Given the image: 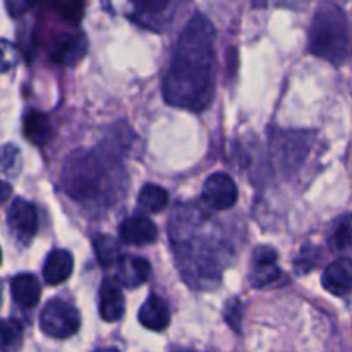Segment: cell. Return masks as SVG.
<instances>
[{
  "label": "cell",
  "mask_w": 352,
  "mask_h": 352,
  "mask_svg": "<svg viewBox=\"0 0 352 352\" xmlns=\"http://www.w3.org/2000/svg\"><path fill=\"white\" fill-rule=\"evenodd\" d=\"M215 30L203 14H195L181 33L165 76L164 95L170 105L201 112L212 103Z\"/></svg>",
  "instance_id": "1"
},
{
  "label": "cell",
  "mask_w": 352,
  "mask_h": 352,
  "mask_svg": "<svg viewBox=\"0 0 352 352\" xmlns=\"http://www.w3.org/2000/svg\"><path fill=\"white\" fill-rule=\"evenodd\" d=\"M309 52L333 64H342L349 55V23L339 6L325 3L315 14L309 28Z\"/></svg>",
  "instance_id": "2"
},
{
  "label": "cell",
  "mask_w": 352,
  "mask_h": 352,
  "mask_svg": "<svg viewBox=\"0 0 352 352\" xmlns=\"http://www.w3.org/2000/svg\"><path fill=\"white\" fill-rule=\"evenodd\" d=\"M64 184L69 195L78 201H89L100 191L102 184V172L98 164L86 153H72L65 162L62 172Z\"/></svg>",
  "instance_id": "3"
},
{
  "label": "cell",
  "mask_w": 352,
  "mask_h": 352,
  "mask_svg": "<svg viewBox=\"0 0 352 352\" xmlns=\"http://www.w3.org/2000/svg\"><path fill=\"white\" fill-rule=\"evenodd\" d=\"M40 327L45 336L64 340L78 333L81 327V316L71 302L52 299L41 311Z\"/></svg>",
  "instance_id": "4"
},
{
  "label": "cell",
  "mask_w": 352,
  "mask_h": 352,
  "mask_svg": "<svg viewBox=\"0 0 352 352\" xmlns=\"http://www.w3.org/2000/svg\"><path fill=\"white\" fill-rule=\"evenodd\" d=\"M237 186L229 174L217 172L212 174L203 184V199L210 208L217 212H223L236 205L237 201Z\"/></svg>",
  "instance_id": "5"
},
{
  "label": "cell",
  "mask_w": 352,
  "mask_h": 352,
  "mask_svg": "<svg viewBox=\"0 0 352 352\" xmlns=\"http://www.w3.org/2000/svg\"><path fill=\"white\" fill-rule=\"evenodd\" d=\"M7 222H9L10 230L21 243H30L38 230V213L31 203L24 199H16L10 205L9 213H7Z\"/></svg>",
  "instance_id": "6"
},
{
  "label": "cell",
  "mask_w": 352,
  "mask_h": 352,
  "mask_svg": "<svg viewBox=\"0 0 352 352\" xmlns=\"http://www.w3.org/2000/svg\"><path fill=\"white\" fill-rule=\"evenodd\" d=\"M86 50H88V41H86V36L81 31L65 33L54 41L50 48V57L57 64L74 65L85 57Z\"/></svg>",
  "instance_id": "7"
},
{
  "label": "cell",
  "mask_w": 352,
  "mask_h": 352,
  "mask_svg": "<svg viewBox=\"0 0 352 352\" xmlns=\"http://www.w3.org/2000/svg\"><path fill=\"white\" fill-rule=\"evenodd\" d=\"M157 237V226L146 217H131V219L124 220V223L120 226V239L131 246H146V244L155 243Z\"/></svg>",
  "instance_id": "8"
},
{
  "label": "cell",
  "mask_w": 352,
  "mask_h": 352,
  "mask_svg": "<svg viewBox=\"0 0 352 352\" xmlns=\"http://www.w3.org/2000/svg\"><path fill=\"white\" fill-rule=\"evenodd\" d=\"M124 311H126V302L119 282L113 278H105L100 289V316L105 322L112 323L122 318Z\"/></svg>",
  "instance_id": "9"
},
{
  "label": "cell",
  "mask_w": 352,
  "mask_h": 352,
  "mask_svg": "<svg viewBox=\"0 0 352 352\" xmlns=\"http://www.w3.org/2000/svg\"><path fill=\"white\" fill-rule=\"evenodd\" d=\"M177 0H131L133 19L144 28L160 26V21L167 16Z\"/></svg>",
  "instance_id": "10"
},
{
  "label": "cell",
  "mask_w": 352,
  "mask_h": 352,
  "mask_svg": "<svg viewBox=\"0 0 352 352\" xmlns=\"http://www.w3.org/2000/svg\"><path fill=\"white\" fill-rule=\"evenodd\" d=\"M280 277L277 267V253L272 248H258L254 253V270L251 274V284L261 289Z\"/></svg>",
  "instance_id": "11"
},
{
  "label": "cell",
  "mask_w": 352,
  "mask_h": 352,
  "mask_svg": "<svg viewBox=\"0 0 352 352\" xmlns=\"http://www.w3.org/2000/svg\"><path fill=\"white\" fill-rule=\"evenodd\" d=\"M140 323L148 330L162 332L170 323V309L160 296L151 294L140 309Z\"/></svg>",
  "instance_id": "12"
},
{
  "label": "cell",
  "mask_w": 352,
  "mask_h": 352,
  "mask_svg": "<svg viewBox=\"0 0 352 352\" xmlns=\"http://www.w3.org/2000/svg\"><path fill=\"white\" fill-rule=\"evenodd\" d=\"M72 270H74L72 254L65 250H55L45 261L43 278L48 285H60L71 277Z\"/></svg>",
  "instance_id": "13"
},
{
  "label": "cell",
  "mask_w": 352,
  "mask_h": 352,
  "mask_svg": "<svg viewBox=\"0 0 352 352\" xmlns=\"http://www.w3.org/2000/svg\"><path fill=\"white\" fill-rule=\"evenodd\" d=\"M351 280L352 268L349 260H339L330 263L322 277L323 287L333 296H346L351 289Z\"/></svg>",
  "instance_id": "14"
},
{
  "label": "cell",
  "mask_w": 352,
  "mask_h": 352,
  "mask_svg": "<svg viewBox=\"0 0 352 352\" xmlns=\"http://www.w3.org/2000/svg\"><path fill=\"white\" fill-rule=\"evenodd\" d=\"M10 292H12V299L16 301L17 306L30 309L40 301V282L31 274L16 275L10 282Z\"/></svg>",
  "instance_id": "15"
},
{
  "label": "cell",
  "mask_w": 352,
  "mask_h": 352,
  "mask_svg": "<svg viewBox=\"0 0 352 352\" xmlns=\"http://www.w3.org/2000/svg\"><path fill=\"white\" fill-rule=\"evenodd\" d=\"M151 267L148 260L140 256H124L119 265V284L126 285V287H140L141 284L150 278Z\"/></svg>",
  "instance_id": "16"
},
{
  "label": "cell",
  "mask_w": 352,
  "mask_h": 352,
  "mask_svg": "<svg viewBox=\"0 0 352 352\" xmlns=\"http://www.w3.org/2000/svg\"><path fill=\"white\" fill-rule=\"evenodd\" d=\"M23 131L24 138H26L31 144H34V146H43V144H47V141L50 140L52 136L50 119H48L43 112L33 110V112L26 113V117H24Z\"/></svg>",
  "instance_id": "17"
},
{
  "label": "cell",
  "mask_w": 352,
  "mask_h": 352,
  "mask_svg": "<svg viewBox=\"0 0 352 352\" xmlns=\"http://www.w3.org/2000/svg\"><path fill=\"white\" fill-rule=\"evenodd\" d=\"M24 327L19 320H0V352H17L23 346Z\"/></svg>",
  "instance_id": "18"
},
{
  "label": "cell",
  "mask_w": 352,
  "mask_h": 352,
  "mask_svg": "<svg viewBox=\"0 0 352 352\" xmlns=\"http://www.w3.org/2000/svg\"><path fill=\"white\" fill-rule=\"evenodd\" d=\"M93 250L100 267L103 268L113 267L120 258V246L112 236H96L93 239Z\"/></svg>",
  "instance_id": "19"
},
{
  "label": "cell",
  "mask_w": 352,
  "mask_h": 352,
  "mask_svg": "<svg viewBox=\"0 0 352 352\" xmlns=\"http://www.w3.org/2000/svg\"><path fill=\"white\" fill-rule=\"evenodd\" d=\"M140 206L148 213H158L168 205V192L157 184H146L138 196Z\"/></svg>",
  "instance_id": "20"
},
{
  "label": "cell",
  "mask_w": 352,
  "mask_h": 352,
  "mask_svg": "<svg viewBox=\"0 0 352 352\" xmlns=\"http://www.w3.org/2000/svg\"><path fill=\"white\" fill-rule=\"evenodd\" d=\"M54 7L62 19L71 24H79L85 16L86 0H55Z\"/></svg>",
  "instance_id": "21"
},
{
  "label": "cell",
  "mask_w": 352,
  "mask_h": 352,
  "mask_svg": "<svg viewBox=\"0 0 352 352\" xmlns=\"http://www.w3.org/2000/svg\"><path fill=\"white\" fill-rule=\"evenodd\" d=\"M19 62V52L16 45L7 40H0V72H9Z\"/></svg>",
  "instance_id": "22"
},
{
  "label": "cell",
  "mask_w": 352,
  "mask_h": 352,
  "mask_svg": "<svg viewBox=\"0 0 352 352\" xmlns=\"http://www.w3.org/2000/svg\"><path fill=\"white\" fill-rule=\"evenodd\" d=\"M0 164H2V170L7 175H14L19 172L21 168V157L16 146H6L2 150V157H0Z\"/></svg>",
  "instance_id": "23"
},
{
  "label": "cell",
  "mask_w": 352,
  "mask_h": 352,
  "mask_svg": "<svg viewBox=\"0 0 352 352\" xmlns=\"http://www.w3.org/2000/svg\"><path fill=\"white\" fill-rule=\"evenodd\" d=\"M351 244V223L349 219L344 220L337 230L333 232L332 239H330V246H332L333 251H344L347 250Z\"/></svg>",
  "instance_id": "24"
},
{
  "label": "cell",
  "mask_w": 352,
  "mask_h": 352,
  "mask_svg": "<svg viewBox=\"0 0 352 352\" xmlns=\"http://www.w3.org/2000/svg\"><path fill=\"white\" fill-rule=\"evenodd\" d=\"M226 322L232 327L236 332H239V327H241V305L237 299L234 301L227 302L226 306Z\"/></svg>",
  "instance_id": "25"
},
{
  "label": "cell",
  "mask_w": 352,
  "mask_h": 352,
  "mask_svg": "<svg viewBox=\"0 0 352 352\" xmlns=\"http://www.w3.org/2000/svg\"><path fill=\"white\" fill-rule=\"evenodd\" d=\"M28 9H31L28 0H7V10L12 17L23 16V14L28 12Z\"/></svg>",
  "instance_id": "26"
},
{
  "label": "cell",
  "mask_w": 352,
  "mask_h": 352,
  "mask_svg": "<svg viewBox=\"0 0 352 352\" xmlns=\"http://www.w3.org/2000/svg\"><path fill=\"white\" fill-rule=\"evenodd\" d=\"M10 195H12V188H10V184H7L6 181H0V206L9 199Z\"/></svg>",
  "instance_id": "27"
},
{
  "label": "cell",
  "mask_w": 352,
  "mask_h": 352,
  "mask_svg": "<svg viewBox=\"0 0 352 352\" xmlns=\"http://www.w3.org/2000/svg\"><path fill=\"white\" fill-rule=\"evenodd\" d=\"M28 2H30V6H31V7H33V6H38V3L45 2V0H28Z\"/></svg>",
  "instance_id": "28"
},
{
  "label": "cell",
  "mask_w": 352,
  "mask_h": 352,
  "mask_svg": "<svg viewBox=\"0 0 352 352\" xmlns=\"http://www.w3.org/2000/svg\"><path fill=\"white\" fill-rule=\"evenodd\" d=\"M96 352H119L117 349H112V347H109V349H98Z\"/></svg>",
  "instance_id": "29"
},
{
  "label": "cell",
  "mask_w": 352,
  "mask_h": 352,
  "mask_svg": "<svg viewBox=\"0 0 352 352\" xmlns=\"http://www.w3.org/2000/svg\"><path fill=\"white\" fill-rule=\"evenodd\" d=\"M0 263H2V250H0Z\"/></svg>",
  "instance_id": "30"
}]
</instances>
